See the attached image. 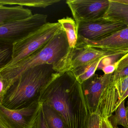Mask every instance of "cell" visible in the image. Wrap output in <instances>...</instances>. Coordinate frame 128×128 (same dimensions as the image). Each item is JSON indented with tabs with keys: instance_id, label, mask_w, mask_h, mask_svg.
<instances>
[{
	"instance_id": "cell-1",
	"label": "cell",
	"mask_w": 128,
	"mask_h": 128,
	"mask_svg": "<svg viewBox=\"0 0 128 128\" xmlns=\"http://www.w3.org/2000/svg\"><path fill=\"white\" fill-rule=\"evenodd\" d=\"M39 101L53 109L67 128H84L89 116L81 84L71 71L60 73L49 83Z\"/></svg>"
},
{
	"instance_id": "cell-2",
	"label": "cell",
	"mask_w": 128,
	"mask_h": 128,
	"mask_svg": "<svg viewBox=\"0 0 128 128\" xmlns=\"http://www.w3.org/2000/svg\"><path fill=\"white\" fill-rule=\"evenodd\" d=\"M59 74L52 64L28 69L12 83L4 95L2 106L10 109H18L39 101L42 91Z\"/></svg>"
},
{
	"instance_id": "cell-3",
	"label": "cell",
	"mask_w": 128,
	"mask_h": 128,
	"mask_svg": "<svg viewBox=\"0 0 128 128\" xmlns=\"http://www.w3.org/2000/svg\"><path fill=\"white\" fill-rule=\"evenodd\" d=\"M68 49L67 36L62 27L43 47L15 64L0 69V74L10 87L21 74L29 68L41 65L55 64L67 54Z\"/></svg>"
},
{
	"instance_id": "cell-4",
	"label": "cell",
	"mask_w": 128,
	"mask_h": 128,
	"mask_svg": "<svg viewBox=\"0 0 128 128\" xmlns=\"http://www.w3.org/2000/svg\"><path fill=\"white\" fill-rule=\"evenodd\" d=\"M58 22H48L40 28L12 44V58L4 67L15 64L36 52L45 46L59 31Z\"/></svg>"
},
{
	"instance_id": "cell-5",
	"label": "cell",
	"mask_w": 128,
	"mask_h": 128,
	"mask_svg": "<svg viewBox=\"0 0 128 128\" xmlns=\"http://www.w3.org/2000/svg\"><path fill=\"white\" fill-rule=\"evenodd\" d=\"M121 51L104 50L89 46L77 42L75 47L69 48L67 54L53 65V68L59 73L71 71L81 65L101 58L124 55Z\"/></svg>"
},
{
	"instance_id": "cell-6",
	"label": "cell",
	"mask_w": 128,
	"mask_h": 128,
	"mask_svg": "<svg viewBox=\"0 0 128 128\" xmlns=\"http://www.w3.org/2000/svg\"><path fill=\"white\" fill-rule=\"evenodd\" d=\"M47 15L35 14L0 25V41L13 44L36 31L48 23Z\"/></svg>"
},
{
	"instance_id": "cell-7",
	"label": "cell",
	"mask_w": 128,
	"mask_h": 128,
	"mask_svg": "<svg viewBox=\"0 0 128 128\" xmlns=\"http://www.w3.org/2000/svg\"><path fill=\"white\" fill-rule=\"evenodd\" d=\"M128 88V76L113 80L101 95L97 113L102 118H109L116 112L123 95Z\"/></svg>"
},
{
	"instance_id": "cell-8",
	"label": "cell",
	"mask_w": 128,
	"mask_h": 128,
	"mask_svg": "<svg viewBox=\"0 0 128 128\" xmlns=\"http://www.w3.org/2000/svg\"><path fill=\"white\" fill-rule=\"evenodd\" d=\"M76 25L78 38L92 41L100 40L128 26L104 17L80 21Z\"/></svg>"
},
{
	"instance_id": "cell-9",
	"label": "cell",
	"mask_w": 128,
	"mask_h": 128,
	"mask_svg": "<svg viewBox=\"0 0 128 128\" xmlns=\"http://www.w3.org/2000/svg\"><path fill=\"white\" fill-rule=\"evenodd\" d=\"M40 106L37 101L27 107L12 110L0 105V118L8 128H33Z\"/></svg>"
},
{
	"instance_id": "cell-10",
	"label": "cell",
	"mask_w": 128,
	"mask_h": 128,
	"mask_svg": "<svg viewBox=\"0 0 128 128\" xmlns=\"http://www.w3.org/2000/svg\"><path fill=\"white\" fill-rule=\"evenodd\" d=\"M66 3L77 24L80 21L104 17L109 7V0H68Z\"/></svg>"
},
{
	"instance_id": "cell-11",
	"label": "cell",
	"mask_w": 128,
	"mask_h": 128,
	"mask_svg": "<svg viewBox=\"0 0 128 128\" xmlns=\"http://www.w3.org/2000/svg\"><path fill=\"white\" fill-rule=\"evenodd\" d=\"M113 73L98 76L95 74L81 84L82 90L90 114L97 113L101 95L110 82Z\"/></svg>"
},
{
	"instance_id": "cell-12",
	"label": "cell",
	"mask_w": 128,
	"mask_h": 128,
	"mask_svg": "<svg viewBox=\"0 0 128 128\" xmlns=\"http://www.w3.org/2000/svg\"><path fill=\"white\" fill-rule=\"evenodd\" d=\"M78 42L104 50L128 53V26L100 40L92 41L78 38Z\"/></svg>"
},
{
	"instance_id": "cell-13",
	"label": "cell",
	"mask_w": 128,
	"mask_h": 128,
	"mask_svg": "<svg viewBox=\"0 0 128 128\" xmlns=\"http://www.w3.org/2000/svg\"><path fill=\"white\" fill-rule=\"evenodd\" d=\"M33 14L31 10L22 6L0 5V25L28 18Z\"/></svg>"
},
{
	"instance_id": "cell-14",
	"label": "cell",
	"mask_w": 128,
	"mask_h": 128,
	"mask_svg": "<svg viewBox=\"0 0 128 128\" xmlns=\"http://www.w3.org/2000/svg\"><path fill=\"white\" fill-rule=\"evenodd\" d=\"M103 17L128 26V4L109 0V7Z\"/></svg>"
},
{
	"instance_id": "cell-15",
	"label": "cell",
	"mask_w": 128,
	"mask_h": 128,
	"mask_svg": "<svg viewBox=\"0 0 128 128\" xmlns=\"http://www.w3.org/2000/svg\"><path fill=\"white\" fill-rule=\"evenodd\" d=\"M104 58L98 59L95 61L80 66L71 71L77 81L82 84L84 82L95 74L102 60Z\"/></svg>"
},
{
	"instance_id": "cell-16",
	"label": "cell",
	"mask_w": 128,
	"mask_h": 128,
	"mask_svg": "<svg viewBox=\"0 0 128 128\" xmlns=\"http://www.w3.org/2000/svg\"><path fill=\"white\" fill-rule=\"evenodd\" d=\"M64 31L68 42L69 48L75 47L78 42L77 29L74 20L69 17H66L58 20Z\"/></svg>"
},
{
	"instance_id": "cell-17",
	"label": "cell",
	"mask_w": 128,
	"mask_h": 128,
	"mask_svg": "<svg viewBox=\"0 0 128 128\" xmlns=\"http://www.w3.org/2000/svg\"><path fill=\"white\" fill-rule=\"evenodd\" d=\"M60 1L61 0H0V5L45 8Z\"/></svg>"
},
{
	"instance_id": "cell-18",
	"label": "cell",
	"mask_w": 128,
	"mask_h": 128,
	"mask_svg": "<svg viewBox=\"0 0 128 128\" xmlns=\"http://www.w3.org/2000/svg\"><path fill=\"white\" fill-rule=\"evenodd\" d=\"M41 104L44 116L48 128H67L61 117L53 109L46 104Z\"/></svg>"
},
{
	"instance_id": "cell-19",
	"label": "cell",
	"mask_w": 128,
	"mask_h": 128,
	"mask_svg": "<svg viewBox=\"0 0 128 128\" xmlns=\"http://www.w3.org/2000/svg\"><path fill=\"white\" fill-rule=\"evenodd\" d=\"M12 44L0 41V69L6 66L11 61Z\"/></svg>"
},
{
	"instance_id": "cell-20",
	"label": "cell",
	"mask_w": 128,
	"mask_h": 128,
	"mask_svg": "<svg viewBox=\"0 0 128 128\" xmlns=\"http://www.w3.org/2000/svg\"><path fill=\"white\" fill-rule=\"evenodd\" d=\"M125 100L120 103L114 115L117 125H122L124 128H128L127 107L125 106Z\"/></svg>"
},
{
	"instance_id": "cell-21",
	"label": "cell",
	"mask_w": 128,
	"mask_h": 128,
	"mask_svg": "<svg viewBox=\"0 0 128 128\" xmlns=\"http://www.w3.org/2000/svg\"><path fill=\"white\" fill-rule=\"evenodd\" d=\"M100 117L96 113L90 114L84 128H99Z\"/></svg>"
},
{
	"instance_id": "cell-22",
	"label": "cell",
	"mask_w": 128,
	"mask_h": 128,
	"mask_svg": "<svg viewBox=\"0 0 128 128\" xmlns=\"http://www.w3.org/2000/svg\"><path fill=\"white\" fill-rule=\"evenodd\" d=\"M99 128H118L114 116L112 115L109 118L100 117Z\"/></svg>"
},
{
	"instance_id": "cell-23",
	"label": "cell",
	"mask_w": 128,
	"mask_h": 128,
	"mask_svg": "<svg viewBox=\"0 0 128 128\" xmlns=\"http://www.w3.org/2000/svg\"><path fill=\"white\" fill-rule=\"evenodd\" d=\"M9 87L8 81L0 74V105H2L4 95Z\"/></svg>"
},
{
	"instance_id": "cell-24",
	"label": "cell",
	"mask_w": 128,
	"mask_h": 128,
	"mask_svg": "<svg viewBox=\"0 0 128 128\" xmlns=\"http://www.w3.org/2000/svg\"><path fill=\"white\" fill-rule=\"evenodd\" d=\"M33 128H48L41 107V104L38 116L37 118Z\"/></svg>"
},
{
	"instance_id": "cell-25",
	"label": "cell",
	"mask_w": 128,
	"mask_h": 128,
	"mask_svg": "<svg viewBox=\"0 0 128 128\" xmlns=\"http://www.w3.org/2000/svg\"><path fill=\"white\" fill-rule=\"evenodd\" d=\"M116 70L115 71H119L128 66V53L115 62Z\"/></svg>"
},
{
	"instance_id": "cell-26",
	"label": "cell",
	"mask_w": 128,
	"mask_h": 128,
	"mask_svg": "<svg viewBox=\"0 0 128 128\" xmlns=\"http://www.w3.org/2000/svg\"><path fill=\"white\" fill-rule=\"evenodd\" d=\"M128 76V66L119 71H114L113 73V80Z\"/></svg>"
},
{
	"instance_id": "cell-27",
	"label": "cell",
	"mask_w": 128,
	"mask_h": 128,
	"mask_svg": "<svg viewBox=\"0 0 128 128\" xmlns=\"http://www.w3.org/2000/svg\"><path fill=\"white\" fill-rule=\"evenodd\" d=\"M115 63L105 65L102 68V70L104 72V74H110L114 73L116 70Z\"/></svg>"
},
{
	"instance_id": "cell-28",
	"label": "cell",
	"mask_w": 128,
	"mask_h": 128,
	"mask_svg": "<svg viewBox=\"0 0 128 128\" xmlns=\"http://www.w3.org/2000/svg\"><path fill=\"white\" fill-rule=\"evenodd\" d=\"M128 97V88L127 91H126L125 92L124 94L122 96V97L121 98V100L120 101V104L121 102H122L124 100H126V98Z\"/></svg>"
},
{
	"instance_id": "cell-29",
	"label": "cell",
	"mask_w": 128,
	"mask_h": 128,
	"mask_svg": "<svg viewBox=\"0 0 128 128\" xmlns=\"http://www.w3.org/2000/svg\"><path fill=\"white\" fill-rule=\"evenodd\" d=\"M0 128H8L0 118Z\"/></svg>"
},
{
	"instance_id": "cell-30",
	"label": "cell",
	"mask_w": 128,
	"mask_h": 128,
	"mask_svg": "<svg viewBox=\"0 0 128 128\" xmlns=\"http://www.w3.org/2000/svg\"><path fill=\"white\" fill-rule=\"evenodd\" d=\"M115 1L117 2L128 4V0H115Z\"/></svg>"
},
{
	"instance_id": "cell-31",
	"label": "cell",
	"mask_w": 128,
	"mask_h": 128,
	"mask_svg": "<svg viewBox=\"0 0 128 128\" xmlns=\"http://www.w3.org/2000/svg\"><path fill=\"white\" fill-rule=\"evenodd\" d=\"M127 116H128V109H127Z\"/></svg>"
},
{
	"instance_id": "cell-32",
	"label": "cell",
	"mask_w": 128,
	"mask_h": 128,
	"mask_svg": "<svg viewBox=\"0 0 128 128\" xmlns=\"http://www.w3.org/2000/svg\"><path fill=\"white\" fill-rule=\"evenodd\" d=\"M127 108L128 109V102H127Z\"/></svg>"
},
{
	"instance_id": "cell-33",
	"label": "cell",
	"mask_w": 128,
	"mask_h": 128,
	"mask_svg": "<svg viewBox=\"0 0 128 128\" xmlns=\"http://www.w3.org/2000/svg\"></svg>"
}]
</instances>
